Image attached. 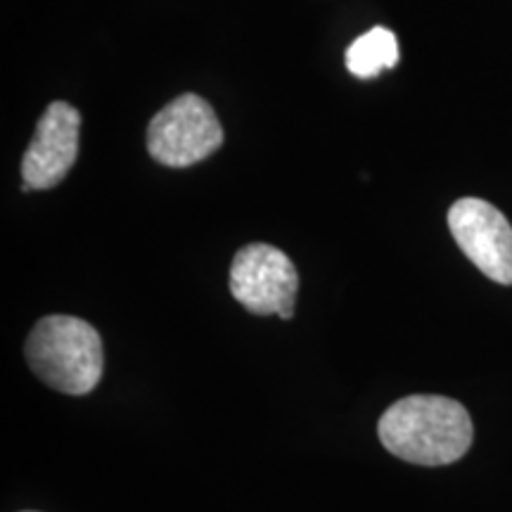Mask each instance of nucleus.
<instances>
[{
    "label": "nucleus",
    "mask_w": 512,
    "mask_h": 512,
    "mask_svg": "<svg viewBox=\"0 0 512 512\" xmlns=\"http://www.w3.org/2000/svg\"><path fill=\"white\" fill-rule=\"evenodd\" d=\"M377 437L396 458L413 465H448L470 451V413L458 401L434 394H415L389 406L377 422Z\"/></svg>",
    "instance_id": "obj_1"
},
{
    "label": "nucleus",
    "mask_w": 512,
    "mask_h": 512,
    "mask_svg": "<svg viewBox=\"0 0 512 512\" xmlns=\"http://www.w3.org/2000/svg\"><path fill=\"white\" fill-rule=\"evenodd\" d=\"M24 354L38 380L69 396L93 392L105 368L98 330L74 316L38 320Z\"/></svg>",
    "instance_id": "obj_2"
},
{
    "label": "nucleus",
    "mask_w": 512,
    "mask_h": 512,
    "mask_svg": "<svg viewBox=\"0 0 512 512\" xmlns=\"http://www.w3.org/2000/svg\"><path fill=\"white\" fill-rule=\"evenodd\" d=\"M223 143V128L211 105L200 95L185 93L155 114L147 128V150L155 162L185 169L209 155Z\"/></svg>",
    "instance_id": "obj_3"
},
{
    "label": "nucleus",
    "mask_w": 512,
    "mask_h": 512,
    "mask_svg": "<svg viewBox=\"0 0 512 512\" xmlns=\"http://www.w3.org/2000/svg\"><path fill=\"white\" fill-rule=\"evenodd\" d=\"M299 275L283 249L254 242L235 254L230 266V292L256 316H294Z\"/></svg>",
    "instance_id": "obj_4"
},
{
    "label": "nucleus",
    "mask_w": 512,
    "mask_h": 512,
    "mask_svg": "<svg viewBox=\"0 0 512 512\" xmlns=\"http://www.w3.org/2000/svg\"><path fill=\"white\" fill-rule=\"evenodd\" d=\"M448 228L467 259L498 285H512V226L494 204L463 197L448 209Z\"/></svg>",
    "instance_id": "obj_5"
},
{
    "label": "nucleus",
    "mask_w": 512,
    "mask_h": 512,
    "mask_svg": "<svg viewBox=\"0 0 512 512\" xmlns=\"http://www.w3.org/2000/svg\"><path fill=\"white\" fill-rule=\"evenodd\" d=\"M81 114L67 102H53L36 126V136L22 159L24 190L55 188L79 155Z\"/></svg>",
    "instance_id": "obj_6"
},
{
    "label": "nucleus",
    "mask_w": 512,
    "mask_h": 512,
    "mask_svg": "<svg viewBox=\"0 0 512 512\" xmlns=\"http://www.w3.org/2000/svg\"><path fill=\"white\" fill-rule=\"evenodd\" d=\"M399 62V43L389 29L375 27L358 36L347 50V69L358 79H375Z\"/></svg>",
    "instance_id": "obj_7"
}]
</instances>
